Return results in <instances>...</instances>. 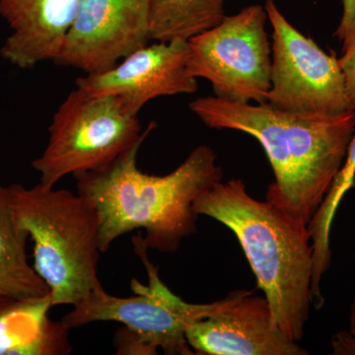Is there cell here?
I'll return each instance as SVG.
<instances>
[{
    "mask_svg": "<svg viewBox=\"0 0 355 355\" xmlns=\"http://www.w3.org/2000/svg\"><path fill=\"white\" fill-rule=\"evenodd\" d=\"M190 109L207 127L238 130L258 140L275 174L266 200L307 224L340 172L355 132V111L291 113L216 96L193 100Z\"/></svg>",
    "mask_w": 355,
    "mask_h": 355,
    "instance_id": "1",
    "label": "cell"
},
{
    "mask_svg": "<svg viewBox=\"0 0 355 355\" xmlns=\"http://www.w3.org/2000/svg\"><path fill=\"white\" fill-rule=\"evenodd\" d=\"M144 141L104 169L76 177L77 193L97 211L102 253L118 238L137 229L146 231L142 240L147 249L176 252L197 231L196 198L223 178L216 153L205 144L164 176L140 171L137 154Z\"/></svg>",
    "mask_w": 355,
    "mask_h": 355,
    "instance_id": "2",
    "label": "cell"
},
{
    "mask_svg": "<svg viewBox=\"0 0 355 355\" xmlns=\"http://www.w3.org/2000/svg\"><path fill=\"white\" fill-rule=\"evenodd\" d=\"M193 210L234 233L270 305L273 328L291 342H300L313 306L308 224L270 200L252 197L238 178L203 191Z\"/></svg>",
    "mask_w": 355,
    "mask_h": 355,
    "instance_id": "3",
    "label": "cell"
},
{
    "mask_svg": "<svg viewBox=\"0 0 355 355\" xmlns=\"http://www.w3.org/2000/svg\"><path fill=\"white\" fill-rule=\"evenodd\" d=\"M16 223L34 242V268L50 287L53 306L83 302L98 286L97 211L80 193L42 183L6 187Z\"/></svg>",
    "mask_w": 355,
    "mask_h": 355,
    "instance_id": "4",
    "label": "cell"
},
{
    "mask_svg": "<svg viewBox=\"0 0 355 355\" xmlns=\"http://www.w3.org/2000/svg\"><path fill=\"white\" fill-rule=\"evenodd\" d=\"M135 253L146 266L148 284L137 279L130 282L132 295L119 297L98 286L83 302L74 306L62 321L71 330L94 322H119L114 345L116 354H196L186 333L198 320L211 316L228 302L229 295L207 304L189 303L170 291L149 261L142 236L132 237Z\"/></svg>",
    "mask_w": 355,
    "mask_h": 355,
    "instance_id": "5",
    "label": "cell"
},
{
    "mask_svg": "<svg viewBox=\"0 0 355 355\" xmlns=\"http://www.w3.org/2000/svg\"><path fill=\"white\" fill-rule=\"evenodd\" d=\"M153 128L142 132L139 116L120 97L76 87L53 114L48 144L32 167L40 183L55 186L69 175L104 169L144 141Z\"/></svg>",
    "mask_w": 355,
    "mask_h": 355,
    "instance_id": "6",
    "label": "cell"
},
{
    "mask_svg": "<svg viewBox=\"0 0 355 355\" xmlns=\"http://www.w3.org/2000/svg\"><path fill=\"white\" fill-rule=\"evenodd\" d=\"M266 20L265 7L253 4L191 39V76L209 81L219 99L266 104L272 74Z\"/></svg>",
    "mask_w": 355,
    "mask_h": 355,
    "instance_id": "7",
    "label": "cell"
},
{
    "mask_svg": "<svg viewBox=\"0 0 355 355\" xmlns=\"http://www.w3.org/2000/svg\"><path fill=\"white\" fill-rule=\"evenodd\" d=\"M272 28V74L266 103L291 113L336 114L352 111L335 53H324L266 0Z\"/></svg>",
    "mask_w": 355,
    "mask_h": 355,
    "instance_id": "8",
    "label": "cell"
},
{
    "mask_svg": "<svg viewBox=\"0 0 355 355\" xmlns=\"http://www.w3.org/2000/svg\"><path fill=\"white\" fill-rule=\"evenodd\" d=\"M150 0H79L55 64L86 74L108 70L146 46Z\"/></svg>",
    "mask_w": 355,
    "mask_h": 355,
    "instance_id": "9",
    "label": "cell"
},
{
    "mask_svg": "<svg viewBox=\"0 0 355 355\" xmlns=\"http://www.w3.org/2000/svg\"><path fill=\"white\" fill-rule=\"evenodd\" d=\"M189 53L188 42L147 44L108 70L79 77L76 85L92 94L120 97L139 114L156 98L197 92V79L189 72Z\"/></svg>",
    "mask_w": 355,
    "mask_h": 355,
    "instance_id": "10",
    "label": "cell"
},
{
    "mask_svg": "<svg viewBox=\"0 0 355 355\" xmlns=\"http://www.w3.org/2000/svg\"><path fill=\"white\" fill-rule=\"evenodd\" d=\"M216 314L195 322L187 342L200 355H307L309 352L273 328L265 296L235 291Z\"/></svg>",
    "mask_w": 355,
    "mask_h": 355,
    "instance_id": "11",
    "label": "cell"
},
{
    "mask_svg": "<svg viewBox=\"0 0 355 355\" xmlns=\"http://www.w3.org/2000/svg\"><path fill=\"white\" fill-rule=\"evenodd\" d=\"M78 1L0 0V16L10 29L1 57L22 69L55 62L76 19Z\"/></svg>",
    "mask_w": 355,
    "mask_h": 355,
    "instance_id": "12",
    "label": "cell"
},
{
    "mask_svg": "<svg viewBox=\"0 0 355 355\" xmlns=\"http://www.w3.org/2000/svg\"><path fill=\"white\" fill-rule=\"evenodd\" d=\"M51 294L40 298L0 296V355H67L70 329L49 316Z\"/></svg>",
    "mask_w": 355,
    "mask_h": 355,
    "instance_id": "13",
    "label": "cell"
},
{
    "mask_svg": "<svg viewBox=\"0 0 355 355\" xmlns=\"http://www.w3.org/2000/svg\"><path fill=\"white\" fill-rule=\"evenodd\" d=\"M28 240L27 231L14 219L6 187L0 184V296L31 299L51 294L50 287L29 265Z\"/></svg>",
    "mask_w": 355,
    "mask_h": 355,
    "instance_id": "14",
    "label": "cell"
},
{
    "mask_svg": "<svg viewBox=\"0 0 355 355\" xmlns=\"http://www.w3.org/2000/svg\"><path fill=\"white\" fill-rule=\"evenodd\" d=\"M225 0H150L149 39L189 42L216 27L224 18Z\"/></svg>",
    "mask_w": 355,
    "mask_h": 355,
    "instance_id": "15",
    "label": "cell"
},
{
    "mask_svg": "<svg viewBox=\"0 0 355 355\" xmlns=\"http://www.w3.org/2000/svg\"><path fill=\"white\" fill-rule=\"evenodd\" d=\"M355 184V132L330 190L308 224L313 249V280L320 282L331 265V232L343 198Z\"/></svg>",
    "mask_w": 355,
    "mask_h": 355,
    "instance_id": "16",
    "label": "cell"
},
{
    "mask_svg": "<svg viewBox=\"0 0 355 355\" xmlns=\"http://www.w3.org/2000/svg\"><path fill=\"white\" fill-rule=\"evenodd\" d=\"M349 108L355 111V35L343 46V55L338 58Z\"/></svg>",
    "mask_w": 355,
    "mask_h": 355,
    "instance_id": "17",
    "label": "cell"
},
{
    "mask_svg": "<svg viewBox=\"0 0 355 355\" xmlns=\"http://www.w3.org/2000/svg\"><path fill=\"white\" fill-rule=\"evenodd\" d=\"M355 35V0H343V14L340 24L334 36L343 44L347 43Z\"/></svg>",
    "mask_w": 355,
    "mask_h": 355,
    "instance_id": "18",
    "label": "cell"
},
{
    "mask_svg": "<svg viewBox=\"0 0 355 355\" xmlns=\"http://www.w3.org/2000/svg\"><path fill=\"white\" fill-rule=\"evenodd\" d=\"M331 350L335 355H355V335L340 331L331 338Z\"/></svg>",
    "mask_w": 355,
    "mask_h": 355,
    "instance_id": "19",
    "label": "cell"
},
{
    "mask_svg": "<svg viewBox=\"0 0 355 355\" xmlns=\"http://www.w3.org/2000/svg\"><path fill=\"white\" fill-rule=\"evenodd\" d=\"M347 331H349V333L354 334V335H355V298L354 300L352 301V307H350L349 329H347Z\"/></svg>",
    "mask_w": 355,
    "mask_h": 355,
    "instance_id": "20",
    "label": "cell"
}]
</instances>
